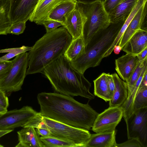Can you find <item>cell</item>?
I'll return each instance as SVG.
<instances>
[{
  "label": "cell",
  "mask_w": 147,
  "mask_h": 147,
  "mask_svg": "<svg viewBox=\"0 0 147 147\" xmlns=\"http://www.w3.org/2000/svg\"><path fill=\"white\" fill-rule=\"evenodd\" d=\"M45 147H76L71 142L57 138L48 136L40 137Z\"/></svg>",
  "instance_id": "28"
},
{
  "label": "cell",
  "mask_w": 147,
  "mask_h": 147,
  "mask_svg": "<svg viewBox=\"0 0 147 147\" xmlns=\"http://www.w3.org/2000/svg\"><path fill=\"white\" fill-rule=\"evenodd\" d=\"M115 88L109 101L110 107H120L126 100L128 96V88L125 82L121 80L116 73L112 74Z\"/></svg>",
  "instance_id": "20"
},
{
  "label": "cell",
  "mask_w": 147,
  "mask_h": 147,
  "mask_svg": "<svg viewBox=\"0 0 147 147\" xmlns=\"http://www.w3.org/2000/svg\"><path fill=\"white\" fill-rule=\"evenodd\" d=\"M12 61H0V84L7 75L11 68Z\"/></svg>",
  "instance_id": "32"
},
{
  "label": "cell",
  "mask_w": 147,
  "mask_h": 147,
  "mask_svg": "<svg viewBox=\"0 0 147 147\" xmlns=\"http://www.w3.org/2000/svg\"><path fill=\"white\" fill-rule=\"evenodd\" d=\"M121 1V0H105L103 4L105 10L109 14Z\"/></svg>",
  "instance_id": "36"
},
{
  "label": "cell",
  "mask_w": 147,
  "mask_h": 147,
  "mask_svg": "<svg viewBox=\"0 0 147 147\" xmlns=\"http://www.w3.org/2000/svg\"><path fill=\"white\" fill-rule=\"evenodd\" d=\"M139 62L136 55L127 54L115 60V69L121 78L127 83Z\"/></svg>",
  "instance_id": "13"
},
{
  "label": "cell",
  "mask_w": 147,
  "mask_h": 147,
  "mask_svg": "<svg viewBox=\"0 0 147 147\" xmlns=\"http://www.w3.org/2000/svg\"><path fill=\"white\" fill-rule=\"evenodd\" d=\"M77 2L84 4H89L100 1L103 3L105 0H75Z\"/></svg>",
  "instance_id": "41"
},
{
  "label": "cell",
  "mask_w": 147,
  "mask_h": 147,
  "mask_svg": "<svg viewBox=\"0 0 147 147\" xmlns=\"http://www.w3.org/2000/svg\"><path fill=\"white\" fill-rule=\"evenodd\" d=\"M7 111V108L0 105V115H2Z\"/></svg>",
  "instance_id": "46"
},
{
  "label": "cell",
  "mask_w": 147,
  "mask_h": 147,
  "mask_svg": "<svg viewBox=\"0 0 147 147\" xmlns=\"http://www.w3.org/2000/svg\"><path fill=\"white\" fill-rule=\"evenodd\" d=\"M146 71H147V66L144 65L137 82L132 88L129 91L127 98L123 103L120 107L123 110V117L125 121L133 113L134 100L140 87L144 74Z\"/></svg>",
  "instance_id": "21"
},
{
  "label": "cell",
  "mask_w": 147,
  "mask_h": 147,
  "mask_svg": "<svg viewBox=\"0 0 147 147\" xmlns=\"http://www.w3.org/2000/svg\"><path fill=\"white\" fill-rule=\"evenodd\" d=\"M75 0H64L58 4L49 16L47 20H54L63 24L65 16L76 7Z\"/></svg>",
  "instance_id": "22"
},
{
  "label": "cell",
  "mask_w": 147,
  "mask_h": 147,
  "mask_svg": "<svg viewBox=\"0 0 147 147\" xmlns=\"http://www.w3.org/2000/svg\"><path fill=\"white\" fill-rule=\"evenodd\" d=\"M13 130H10L7 131L0 130V138L5 134L12 131ZM3 147V146L0 144V147Z\"/></svg>",
  "instance_id": "45"
},
{
  "label": "cell",
  "mask_w": 147,
  "mask_h": 147,
  "mask_svg": "<svg viewBox=\"0 0 147 147\" xmlns=\"http://www.w3.org/2000/svg\"><path fill=\"white\" fill-rule=\"evenodd\" d=\"M25 22H20L12 24L8 29L7 34L18 35L24 32L26 27Z\"/></svg>",
  "instance_id": "31"
},
{
  "label": "cell",
  "mask_w": 147,
  "mask_h": 147,
  "mask_svg": "<svg viewBox=\"0 0 147 147\" xmlns=\"http://www.w3.org/2000/svg\"><path fill=\"white\" fill-rule=\"evenodd\" d=\"M147 47L136 55L139 62L142 63L147 58Z\"/></svg>",
  "instance_id": "40"
},
{
  "label": "cell",
  "mask_w": 147,
  "mask_h": 147,
  "mask_svg": "<svg viewBox=\"0 0 147 147\" xmlns=\"http://www.w3.org/2000/svg\"><path fill=\"white\" fill-rule=\"evenodd\" d=\"M147 2V0H139L125 21L118 34L112 45L104 56V58L109 56L113 51L114 47L117 45L127 27L135 15L141 7Z\"/></svg>",
  "instance_id": "25"
},
{
  "label": "cell",
  "mask_w": 147,
  "mask_h": 147,
  "mask_svg": "<svg viewBox=\"0 0 147 147\" xmlns=\"http://www.w3.org/2000/svg\"><path fill=\"white\" fill-rule=\"evenodd\" d=\"M125 122L128 139L138 138L147 147V108L134 111Z\"/></svg>",
  "instance_id": "8"
},
{
  "label": "cell",
  "mask_w": 147,
  "mask_h": 147,
  "mask_svg": "<svg viewBox=\"0 0 147 147\" xmlns=\"http://www.w3.org/2000/svg\"><path fill=\"white\" fill-rule=\"evenodd\" d=\"M147 2L140 9L130 22L118 44L122 49L131 37L138 30L142 29L147 15Z\"/></svg>",
  "instance_id": "15"
},
{
  "label": "cell",
  "mask_w": 147,
  "mask_h": 147,
  "mask_svg": "<svg viewBox=\"0 0 147 147\" xmlns=\"http://www.w3.org/2000/svg\"><path fill=\"white\" fill-rule=\"evenodd\" d=\"M147 60V58L143 62L139 63L133 72L129 81L127 83H126L128 86L129 91L132 88L139 78L145 61Z\"/></svg>",
  "instance_id": "30"
},
{
  "label": "cell",
  "mask_w": 147,
  "mask_h": 147,
  "mask_svg": "<svg viewBox=\"0 0 147 147\" xmlns=\"http://www.w3.org/2000/svg\"><path fill=\"white\" fill-rule=\"evenodd\" d=\"M121 50H122V49L121 47L119 45H117L114 47L113 51L115 54H118Z\"/></svg>",
  "instance_id": "44"
},
{
  "label": "cell",
  "mask_w": 147,
  "mask_h": 147,
  "mask_svg": "<svg viewBox=\"0 0 147 147\" xmlns=\"http://www.w3.org/2000/svg\"><path fill=\"white\" fill-rule=\"evenodd\" d=\"M40 0H39L38 2L40 1Z\"/></svg>",
  "instance_id": "48"
},
{
  "label": "cell",
  "mask_w": 147,
  "mask_h": 147,
  "mask_svg": "<svg viewBox=\"0 0 147 147\" xmlns=\"http://www.w3.org/2000/svg\"><path fill=\"white\" fill-rule=\"evenodd\" d=\"M20 47L0 50V53L13 52L19 50L20 49Z\"/></svg>",
  "instance_id": "42"
},
{
  "label": "cell",
  "mask_w": 147,
  "mask_h": 147,
  "mask_svg": "<svg viewBox=\"0 0 147 147\" xmlns=\"http://www.w3.org/2000/svg\"><path fill=\"white\" fill-rule=\"evenodd\" d=\"M123 112L120 107H110L99 114L92 128L96 133L115 130L123 117Z\"/></svg>",
  "instance_id": "10"
},
{
  "label": "cell",
  "mask_w": 147,
  "mask_h": 147,
  "mask_svg": "<svg viewBox=\"0 0 147 147\" xmlns=\"http://www.w3.org/2000/svg\"><path fill=\"white\" fill-rule=\"evenodd\" d=\"M147 86V71L144 74L140 87Z\"/></svg>",
  "instance_id": "43"
},
{
  "label": "cell",
  "mask_w": 147,
  "mask_h": 147,
  "mask_svg": "<svg viewBox=\"0 0 147 147\" xmlns=\"http://www.w3.org/2000/svg\"><path fill=\"white\" fill-rule=\"evenodd\" d=\"M147 47V30L140 29L131 37L122 50L126 53L136 55Z\"/></svg>",
  "instance_id": "16"
},
{
  "label": "cell",
  "mask_w": 147,
  "mask_h": 147,
  "mask_svg": "<svg viewBox=\"0 0 147 147\" xmlns=\"http://www.w3.org/2000/svg\"><path fill=\"white\" fill-rule=\"evenodd\" d=\"M43 116L40 113H38L31 118L22 127H32L35 128H48L43 119Z\"/></svg>",
  "instance_id": "29"
},
{
  "label": "cell",
  "mask_w": 147,
  "mask_h": 147,
  "mask_svg": "<svg viewBox=\"0 0 147 147\" xmlns=\"http://www.w3.org/2000/svg\"><path fill=\"white\" fill-rule=\"evenodd\" d=\"M87 20L82 9L77 3L75 8L65 16L63 26L72 40L82 37L84 26Z\"/></svg>",
  "instance_id": "12"
},
{
  "label": "cell",
  "mask_w": 147,
  "mask_h": 147,
  "mask_svg": "<svg viewBox=\"0 0 147 147\" xmlns=\"http://www.w3.org/2000/svg\"><path fill=\"white\" fill-rule=\"evenodd\" d=\"M72 40L63 26L46 32L28 53L26 75L42 73L47 66L64 54Z\"/></svg>",
  "instance_id": "3"
},
{
  "label": "cell",
  "mask_w": 147,
  "mask_h": 147,
  "mask_svg": "<svg viewBox=\"0 0 147 147\" xmlns=\"http://www.w3.org/2000/svg\"><path fill=\"white\" fill-rule=\"evenodd\" d=\"M11 0H0V35H6L12 23L9 17Z\"/></svg>",
  "instance_id": "23"
},
{
  "label": "cell",
  "mask_w": 147,
  "mask_h": 147,
  "mask_svg": "<svg viewBox=\"0 0 147 147\" xmlns=\"http://www.w3.org/2000/svg\"><path fill=\"white\" fill-rule=\"evenodd\" d=\"M116 130L91 135L84 147H116Z\"/></svg>",
  "instance_id": "19"
},
{
  "label": "cell",
  "mask_w": 147,
  "mask_h": 147,
  "mask_svg": "<svg viewBox=\"0 0 147 147\" xmlns=\"http://www.w3.org/2000/svg\"><path fill=\"white\" fill-rule=\"evenodd\" d=\"M85 46L82 37L72 40L64 55L70 61L85 51Z\"/></svg>",
  "instance_id": "26"
},
{
  "label": "cell",
  "mask_w": 147,
  "mask_h": 147,
  "mask_svg": "<svg viewBox=\"0 0 147 147\" xmlns=\"http://www.w3.org/2000/svg\"><path fill=\"white\" fill-rule=\"evenodd\" d=\"M139 0H125L117 5L109 13L110 23L125 21Z\"/></svg>",
  "instance_id": "18"
},
{
  "label": "cell",
  "mask_w": 147,
  "mask_h": 147,
  "mask_svg": "<svg viewBox=\"0 0 147 147\" xmlns=\"http://www.w3.org/2000/svg\"><path fill=\"white\" fill-rule=\"evenodd\" d=\"M32 48V47L23 46L20 47L19 50L13 52L8 53L7 54L0 57V61H3L9 60L20 54L30 51Z\"/></svg>",
  "instance_id": "33"
},
{
  "label": "cell",
  "mask_w": 147,
  "mask_h": 147,
  "mask_svg": "<svg viewBox=\"0 0 147 147\" xmlns=\"http://www.w3.org/2000/svg\"><path fill=\"white\" fill-rule=\"evenodd\" d=\"M23 128L17 132L19 142L16 147H45L35 128Z\"/></svg>",
  "instance_id": "17"
},
{
  "label": "cell",
  "mask_w": 147,
  "mask_h": 147,
  "mask_svg": "<svg viewBox=\"0 0 147 147\" xmlns=\"http://www.w3.org/2000/svg\"><path fill=\"white\" fill-rule=\"evenodd\" d=\"M143 147L139 140L137 138L128 139L127 141L119 144H117L116 147Z\"/></svg>",
  "instance_id": "35"
},
{
  "label": "cell",
  "mask_w": 147,
  "mask_h": 147,
  "mask_svg": "<svg viewBox=\"0 0 147 147\" xmlns=\"http://www.w3.org/2000/svg\"><path fill=\"white\" fill-rule=\"evenodd\" d=\"M37 99L43 116L88 131L99 114L88 102L82 104L71 96L57 92H42Z\"/></svg>",
  "instance_id": "1"
},
{
  "label": "cell",
  "mask_w": 147,
  "mask_h": 147,
  "mask_svg": "<svg viewBox=\"0 0 147 147\" xmlns=\"http://www.w3.org/2000/svg\"><path fill=\"white\" fill-rule=\"evenodd\" d=\"M64 0H40L36 6L29 20L42 25L55 7Z\"/></svg>",
  "instance_id": "14"
},
{
  "label": "cell",
  "mask_w": 147,
  "mask_h": 147,
  "mask_svg": "<svg viewBox=\"0 0 147 147\" xmlns=\"http://www.w3.org/2000/svg\"><path fill=\"white\" fill-rule=\"evenodd\" d=\"M48 79L55 91L71 96L94 99L90 91L91 83L71 65L63 55L47 66L42 73Z\"/></svg>",
  "instance_id": "2"
},
{
  "label": "cell",
  "mask_w": 147,
  "mask_h": 147,
  "mask_svg": "<svg viewBox=\"0 0 147 147\" xmlns=\"http://www.w3.org/2000/svg\"><path fill=\"white\" fill-rule=\"evenodd\" d=\"M106 74V73H102L93 82L94 95L107 102L110 100L111 97L109 91Z\"/></svg>",
  "instance_id": "24"
},
{
  "label": "cell",
  "mask_w": 147,
  "mask_h": 147,
  "mask_svg": "<svg viewBox=\"0 0 147 147\" xmlns=\"http://www.w3.org/2000/svg\"><path fill=\"white\" fill-rule=\"evenodd\" d=\"M28 53L24 52L15 57L6 77L0 84V88L5 93L21 90L26 75L28 65Z\"/></svg>",
  "instance_id": "7"
},
{
  "label": "cell",
  "mask_w": 147,
  "mask_h": 147,
  "mask_svg": "<svg viewBox=\"0 0 147 147\" xmlns=\"http://www.w3.org/2000/svg\"><path fill=\"white\" fill-rule=\"evenodd\" d=\"M43 119L50 130L51 136L71 142L76 147H84L91 135L88 130L74 127L43 116Z\"/></svg>",
  "instance_id": "6"
},
{
  "label": "cell",
  "mask_w": 147,
  "mask_h": 147,
  "mask_svg": "<svg viewBox=\"0 0 147 147\" xmlns=\"http://www.w3.org/2000/svg\"><path fill=\"white\" fill-rule=\"evenodd\" d=\"M42 25L45 27L46 32H48L56 29L59 26H63V24L54 20H47L43 23Z\"/></svg>",
  "instance_id": "34"
},
{
  "label": "cell",
  "mask_w": 147,
  "mask_h": 147,
  "mask_svg": "<svg viewBox=\"0 0 147 147\" xmlns=\"http://www.w3.org/2000/svg\"><path fill=\"white\" fill-rule=\"evenodd\" d=\"M77 3L82 8L87 18L82 36L85 46L96 33L106 28L111 23L109 14L105 10L102 2Z\"/></svg>",
  "instance_id": "5"
},
{
  "label": "cell",
  "mask_w": 147,
  "mask_h": 147,
  "mask_svg": "<svg viewBox=\"0 0 147 147\" xmlns=\"http://www.w3.org/2000/svg\"><path fill=\"white\" fill-rule=\"evenodd\" d=\"M39 0H11L9 17L12 24L29 20Z\"/></svg>",
  "instance_id": "11"
},
{
  "label": "cell",
  "mask_w": 147,
  "mask_h": 147,
  "mask_svg": "<svg viewBox=\"0 0 147 147\" xmlns=\"http://www.w3.org/2000/svg\"><path fill=\"white\" fill-rule=\"evenodd\" d=\"M124 22L111 23L106 28L96 33L85 46L84 52L70 61L73 67L84 74L88 68L98 65L112 45Z\"/></svg>",
  "instance_id": "4"
},
{
  "label": "cell",
  "mask_w": 147,
  "mask_h": 147,
  "mask_svg": "<svg viewBox=\"0 0 147 147\" xmlns=\"http://www.w3.org/2000/svg\"><path fill=\"white\" fill-rule=\"evenodd\" d=\"M0 105L7 108L9 105L8 98L5 92L0 88Z\"/></svg>",
  "instance_id": "38"
},
{
  "label": "cell",
  "mask_w": 147,
  "mask_h": 147,
  "mask_svg": "<svg viewBox=\"0 0 147 147\" xmlns=\"http://www.w3.org/2000/svg\"><path fill=\"white\" fill-rule=\"evenodd\" d=\"M38 113L32 107L28 106L19 109L7 111L0 115V130H13L16 127H22Z\"/></svg>",
  "instance_id": "9"
},
{
  "label": "cell",
  "mask_w": 147,
  "mask_h": 147,
  "mask_svg": "<svg viewBox=\"0 0 147 147\" xmlns=\"http://www.w3.org/2000/svg\"><path fill=\"white\" fill-rule=\"evenodd\" d=\"M38 134L42 137L51 136V133L48 128H35Z\"/></svg>",
  "instance_id": "39"
},
{
  "label": "cell",
  "mask_w": 147,
  "mask_h": 147,
  "mask_svg": "<svg viewBox=\"0 0 147 147\" xmlns=\"http://www.w3.org/2000/svg\"><path fill=\"white\" fill-rule=\"evenodd\" d=\"M124 0H121V2H122V1H124Z\"/></svg>",
  "instance_id": "47"
},
{
  "label": "cell",
  "mask_w": 147,
  "mask_h": 147,
  "mask_svg": "<svg viewBox=\"0 0 147 147\" xmlns=\"http://www.w3.org/2000/svg\"><path fill=\"white\" fill-rule=\"evenodd\" d=\"M106 75L109 91L111 98L115 88L114 82L112 74L108 73Z\"/></svg>",
  "instance_id": "37"
},
{
  "label": "cell",
  "mask_w": 147,
  "mask_h": 147,
  "mask_svg": "<svg viewBox=\"0 0 147 147\" xmlns=\"http://www.w3.org/2000/svg\"><path fill=\"white\" fill-rule=\"evenodd\" d=\"M147 108V86L140 87L133 103V112L141 109Z\"/></svg>",
  "instance_id": "27"
}]
</instances>
